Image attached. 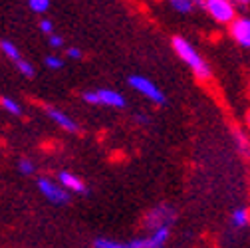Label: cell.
Returning a JSON list of instances; mask_svg holds the SVG:
<instances>
[{"mask_svg": "<svg viewBox=\"0 0 250 248\" xmlns=\"http://www.w3.org/2000/svg\"><path fill=\"white\" fill-rule=\"evenodd\" d=\"M169 236H171V227H161L151 230L149 236L133 238L129 242H119V240L100 236L93 240V248H165Z\"/></svg>", "mask_w": 250, "mask_h": 248, "instance_id": "cell-1", "label": "cell"}, {"mask_svg": "<svg viewBox=\"0 0 250 248\" xmlns=\"http://www.w3.org/2000/svg\"><path fill=\"white\" fill-rule=\"evenodd\" d=\"M171 44H173V50L177 52V56L195 72V76H197L199 80H210L212 72H210L208 64L199 56V52H197L189 42H187L185 38H181V36H175V38L171 40Z\"/></svg>", "mask_w": 250, "mask_h": 248, "instance_id": "cell-2", "label": "cell"}, {"mask_svg": "<svg viewBox=\"0 0 250 248\" xmlns=\"http://www.w3.org/2000/svg\"><path fill=\"white\" fill-rule=\"evenodd\" d=\"M127 83H129L135 91H139L141 96H145L147 100H151L153 103H157V105H165V103H167L165 94H163V91H161L157 85H155L149 78H145V76H129Z\"/></svg>", "mask_w": 250, "mask_h": 248, "instance_id": "cell-3", "label": "cell"}, {"mask_svg": "<svg viewBox=\"0 0 250 248\" xmlns=\"http://www.w3.org/2000/svg\"><path fill=\"white\" fill-rule=\"evenodd\" d=\"M173 221H175V208L169 205H159V207H153L143 216V227L147 230H155L161 227H171Z\"/></svg>", "mask_w": 250, "mask_h": 248, "instance_id": "cell-4", "label": "cell"}, {"mask_svg": "<svg viewBox=\"0 0 250 248\" xmlns=\"http://www.w3.org/2000/svg\"><path fill=\"white\" fill-rule=\"evenodd\" d=\"M83 102L91 103V105H107V107H125V98L115 89H96V91H85L83 94Z\"/></svg>", "mask_w": 250, "mask_h": 248, "instance_id": "cell-5", "label": "cell"}, {"mask_svg": "<svg viewBox=\"0 0 250 248\" xmlns=\"http://www.w3.org/2000/svg\"><path fill=\"white\" fill-rule=\"evenodd\" d=\"M205 10L216 22H223V24H230L234 20V16H236L232 0H207V2H205Z\"/></svg>", "mask_w": 250, "mask_h": 248, "instance_id": "cell-6", "label": "cell"}, {"mask_svg": "<svg viewBox=\"0 0 250 248\" xmlns=\"http://www.w3.org/2000/svg\"><path fill=\"white\" fill-rule=\"evenodd\" d=\"M38 189H40V193H42L50 203H56V205H66V203H70L68 191L62 187V185H58V183H54L52 179H48V177H42V179L38 181Z\"/></svg>", "mask_w": 250, "mask_h": 248, "instance_id": "cell-7", "label": "cell"}, {"mask_svg": "<svg viewBox=\"0 0 250 248\" xmlns=\"http://www.w3.org/2000/svg\"><path fill=\"white\" fill-rule=\"evenodd\" d=\"M230 36L244 48H250V18H234L230 22Z\"/></svg>", "mask_w": 250, "mask_h": 248, "instance_id": "cell-8", "label": "cell"}, {"mask_svg": "<svg viewBox=\"0 0 250 248\" xmlns=\"http://www.w3.org/2000/svg\"><path fill=\"white\" fill-rule=\"evenodd\" d=\"M58 179H60V185H62V187H64L66 191H74V193H78V195H85V193H87L85 183H83L80 177H76L74 173H70V171H62V173L58 175Z\"/></svg>", "mask_w": 250, "mask_h": 248, "instance_id": "cell-9", "label": "cell"}, {"mask_svg": "<svg viewBox=\"0 0 250 248\" xmlns=\"http://www.w3.org/2000/svg\"><path fill=\"white\" fill-rule=\"evenodd\" d=\"M46 113H48V117L56 123V125H60L62 129L72 131V133L78 131V123H76L72 117H68L64 111H60V109H56V107H52V105H46Z\"/></svg>", "mask_w": 250, "mask_h": 248, "instance_id": "cell-10", "label": "cell"}, {"mask_svg": "<svg viewBox=\"0 0 250 248\" xmlns=\"http://www.w3.org/2000/svg\"><path fill=\"white\" fill-rule=\"evenodd\" d=\"M232 137H234V143H236L238 153L242 155L244 159L250 161V137L240 127H232Z\"/></svg>", "mask_w": 250, "mask_h": 248, "instance_id": "cell-11", "label": "cell"}, {"mask_svg": "<svg viewBox=\"0 0 250 248\" xmlns=\"http://www.w3.org/2000/svg\"><path fill=\"white\" fill-rule=\"evenodd\" d=\"M230 221L236 228H244L250 225V212L246 208H236L232 214H230Z\"/></svg>", "mask_w": 250, "mask_h": 248, "instance_id": "cell-12", "label": "cell"}, {"mask_svg": "<svg viewBox=\"0 0 250 248\" xmlns=\"http://www.w3.org/2000/svg\"><path fill=\"white\" fill-rule=\"evenodd\" d=\"M0 50H2V54H4L10 62H14V64L22 58L20 52H18V48H16V44H12L10 40H2V42H0Z\"/></svg>", "mask_w": 250, "mask_h": 248, "instance_id": "cell-13", "label": "cell"}, {"mask_svg": "<svg viewBox=\"0 0 250 248\" xmlns=\"http://www.w3.org/2000/svg\"><path fill=\"white\" fill-rule=\"evenodd\" d=\"M0 105H2V107H4L8 113H12V115H20V113H22V105H20L16 100L8 98V96L0 98Z\"/></svg>", "mask_w": 250, "mask_h": 248, "instance_id": "cell-14", "label": "cell"}, {"mask_svg": "<svg viewBox=\"0 0 250 248\" xmlns=\"http://www.w3.org/2000/svg\"><path fill=\"white\" fill-rule=\"evenodd\" d=\"M171 2V6L177 10V12H181V14H189V12H193V8H195V4L191 2V0H169Z\"/></svg>", "mask_w": 250, "mask_h": 248, "instance_id": "cell-15", "label": "cell"}, {"mask_svg": "<svg viewBox=\"0 0 250 248\" xmlns=\"http://www.w3.org/2000/svg\"><path fill=\"white\" fill-rule=\"evenodd\" d=\"M16 70L22 74V76H26V78H34V74H36V70H34V66L30 64V62H26L24 58H20L18 62H16Z\"/></svg>", "mask_w": 250, "mask_h": 248, "instance_id": "cell-16", "label": "cell"}, {"mask_svg": "<svg viewBox=\"0 0 250 248\" xmlns=\"http://www.w3.org/2000/svg\"><path fill=\"white\" fill-rule=\"evenodd\" d=\"M28 8L36 14H44L50 8V0H28Z\"/></svg>", "mask_w": 250, "mask_h": 248, "instance_id": "cell-17", "label": "cell"}, {"mask_svg": "<svg viewBox=\"0 0 250 248\" xmlns=\"http://www.w3.org/2000/svg\"><path fill=\"white\" fill-rule=\"evenodd\" d=\"M18 171H20L22 175H34L36 167H34V163L30 161V159H20V161H18Z\"/></svg>", "mask_w": 250, "mask_h": 248, "instance_id": "cell-18", "label": "cell"}, {"mask_svg": "<svg viewBox=\"0 0 250 248\" xmlns=\"http://www.w3.org/2000/svg\"><path fill=\"white\" fill-rule=\"evenodd\" d=\"M44 64L50 70H60L62 66H64V62H62V58H58V56H46L44 58Z\"/></svg>", "mask_w": 250, "mask_h": 248, "instance_id": "cell-19", "label": "cell"}, {"mask_svg": "<svg viewBox=\"0 0 250 248\" xmlns=\"http://www.w3.org/2000/svg\"><path fill=\"white\" fill-rule=\"evenodd\" d=\"M40 30L46 34V36H50V34H54V24H52V20H48V18H44L42 22H40Z\"/></svg>", "mask_w": 250, "mask_h": 248, "instance_id": "cell-20", "label": "cell"}, {"mask_svg": "<svg viewBox=\"0 0 250 248\" xmlns=\"http://www.w3.org/2000/svg\"><path fill=\"white\" fill-rule=\"evenodd\" d=\"M48 44H50L52 48H62V46H64V38L58 36V34H50V36H48Z\"/></svg>", "mask_w": 250, "mask_h": 248, "instance_id": "cell-21", "label": "cell"}, {"mask_svg": "<svg viewBox=\"0 0 250 248\" xmlns=\"http://www.w3.org/2000/svg\"><path fill=\"white\" fill-rule=\"evenodd\" d=\"M66 56L72 58V60H82V50L80 48H68L66 50Z\"/></svg>", "mask_w": 250, "mask_h": 248, "instance_id": "cell-22", "label": "cell"}, {"mask_svg": "<svg viewBox=\"0 0 250 248\" xmlns=\"http://www.w3.org/2000/svg\"><path fill=\"white\" fill-rule=\"evenodd\" d=\"M191 2L195 4V8H205V2H207V0H191Z\"/></svg>", "mask_w": 250, "mask_h": 248, "instance_id": "cell-23", "label": "cell"}, {"mask_svg": "<svg viewBox=\"0 0 250 248\" xmlns=\"http://www.w3.org/2000/svg\"><path fill=\"white\" fill-rule=\"evenodd\" d=\"M135 119H137L139 123H149V119H147L145 115H135Z\"/></svg>", "mask_w": 250, "mask_h": 248, "instance_id": "cell-24", "label": "cell"}, {"mask_svg": "<svg viewBox=\"0 0 250 248\" xmlns=\"http://www.w3.org/2000/svg\"><path fill=\"white\" fill-rule=\"evenodd\" d=\"M236 4H240V6H248L250 4V0H234Z\"/></svg>", "mask_w": 250, "mask_h": 248, "instance_id": "cell-25", "label": "cell"}, {"mask_svg": "<svg viewBox=\"0 0 250 248\" xmlns=\"http://www.w3.org/2000/svg\"><path fill=\"white\" fill-rule=\"evenodd\" d=\"M246 125H248V127H250V111H248V113H246Z\"/></svg>", "mask_w": 250, "mask_h": 248, "instance_id": "cell-26", "label": "cell"}]
</instances>
